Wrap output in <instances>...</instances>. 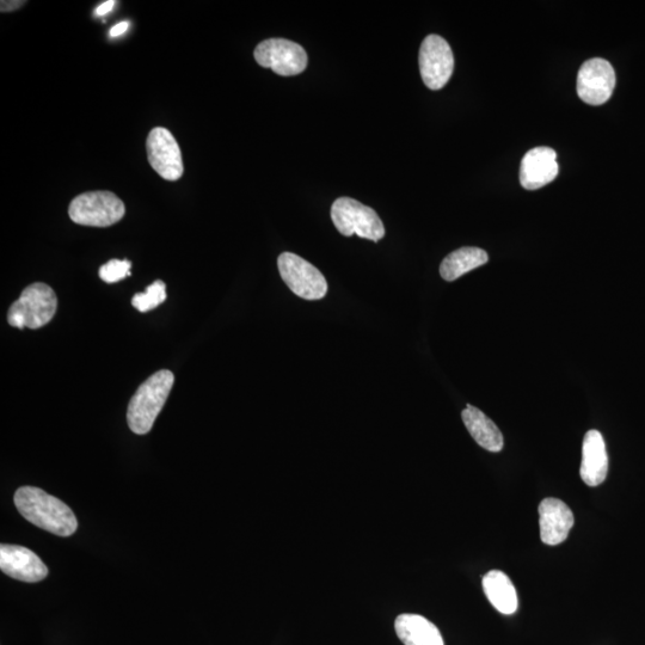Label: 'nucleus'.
Masks as SVG:
<instances>
[{
	"instance_id": "nucleus-16",
	"label": "nucleus",
	"mask_w": 645,
	"mask_h": 645,
	"mask_svg": "<svg viewBox=\"0 0 645 645\" xmlns=\"http://www.w3.org/2000/svg\"><path fill=\"white\" fill-rule=\"evenodd\" d=\"M462 419L466 429L479 446L489 452L502 451L505 442H503L501 430L481 410L469 404L463 410Z\"/></svg>"
},
{
	"instance_id": "nucleus-3",
	"label": "nucleus",
	"mask_w": 645,
	"mask_h": 645,
	"mask_svg": "<svg viewBox=\"0 0 645 645\" xmlns=\"http://www.w3.org/2000/svg\"><path fill=\"white\" fill-rule=\"evenodd\" d=\"M57 309L58 299L53 288L35 282L10 306L8 322L18 329H40L52 321Z\"/></svg>"
},
{
	"instance_id": "nucleus-23",
	"label": "nucleus",
	"mask_w": 645,
	"mask_h": 645,
	"mask_svg": "<svg viewBox=\"0 0 645 645\" xmlns=\"http://www.w3.org/2000/svg\"><path fill=\"white\" fill-rule=\"evenodd\" d=\"M114 6H115L114 0H108V2L98 6V8L95 10V16L101 17L109 14V12L114 9Z\"/></svg>"
},
{
	"instance_id": "nucleus-13",
	"label": "nucleus",
	"mask_w": 645,
	"mask_h": 645,
	"mask_svg": "<svg viewBox=\"0 0 645 645\" xmlns=\"http://www.w3.org/2000/svg\"><path fill=\"white\" fill-rule=\"evenodd\" d=\"M557 153L550 147H536L522 158L520 183L527 190H536L555 180L558 175Z\"/></svg>"
},
{
	"instance_id": "nucleus-17",
	"label": "nucleus",
	"mask_w": 645,
	"mask_h": 645,
	"mask_svg": "<svg viewBox=\"0 0 645 645\" xmlns=\"http://www.w3.org/2000/svg\"><path fill=\"white\" fill-rule=\"evenodd\" d=\"M485 595L497 611L502 614L515 613L518 610V594L513 582L500 570H491L483 577Z\"/></svg>"
},
{
	"instance_id": "nucleus-20",
	"label": "nucleus",
	"mask_w": 645,
	"mask_h": 645,
	"mask_svg": "<svg viewBox=\"0 0 645 645\" xmlns=\"http://www.w3.org/2000/svg\"><path fill=\"white\" fill-rule=\"evenodd\" d=\"M132 263L127 260H110L100 268V278L107 284H115L131 275Z\"/></svg>"
},
{
	"instance_id": "nucleus-2",
	"label": "nucleus",
	"mask_w": 645,
	"mask_h": 645,
	"mask_svg": "<svg viewBox=\"0 0 645 645\" xmlns=\"http://www.w3.org/2000/svg\"><path fill=\"white\" fill-rule=\"evenodd\" d=\"M174 383V373L162 370L139 386L128 404L127 411L128 426L133 433L145 435L150 432L165 402L168 401Z\"/></svg>"
},
{
	"instance_id": "nucleus-15",
	"label": "nucleus",
	"mask_w": 645,
	"mask_h": 645,
	"mask_svg": "<svg viewBox=\"0 0 645 645\" xmlns=\"http://www.w3.org/2000/svg\"><path fill=\"white\" fill-rule=\"evenodd\" d=\"M395 630L404 645H445L439 629L420 614H401Z\"/></svg>"
},
{
	"instance_id": "nucleus-18",
	"label": "nucleus",
	"mask_w": 645,
	"mask_h": 645,
	"mask_svg": "<svg viewBox=\"0 0 645 645\" xmlns=\"http://www.w3.org/2000/svg\"><path fill=\"white\" fill-rule=\"evenodd\" d=\"M489 256L484 250L473 247L460 248L448 255L440 266L442 279L452 282L471 270L484 266Z\"/></svg>"
},
{
	"instance_id": "nucleus-11",
	"label": "nucleus",
	"mask_w": 645,
	"mask_h": 645,
	"mask_svg": "<svg viewBox=\"0 0 645 645\" xmlns=\"http://www.w3.org/2000/svg\"><path fill=\"white\" fill-rule=\"evenodd\" d=\"M0 569L12 579L35 583L48 575L46 564L32 550L18 545L0 546Z\"/></svg>"
},
{
	"instance_id": "nucleus-10",
	"label": "nucleus",
	"mask_w": 645,
	"mask_h": 645,
	"mask_svg": "<svg viewBox=\"0 0 645 645\" xmlns=\"http://www.w3.org/2000/svg\"><path fill=\"white\" fill-rule=\"evenodd\" d=\"M616 86V72L605 59L594 58L581 66L577 76V94L591 106H601L610 100Z\"/></svg>"
},
{
	"instance_id": "nucleus-14",
	"label": "nucleus",
	"mask_w": 645,
	"mask_h": 645,
	"mask_svg": "<svg viewBox=\"0 0 645 645\" xmlns=\"http://www.w3.org/2000/svg\"><path fill=\"white\" fill-rule=\"evenodd\" d=\"M608 472V456L605 440L598 430H589L583 440L580 475L589 487H598L605 482Z\"/></svg>"
},
{
	"instance_id": "nucleus-8",
	"label": "nucleus",
	"mask_w": 645,
	"mask_h": 645,
	"mask_svg": "<svg viewBox=\"0 0 645 645\" xmlns=\"http://www.w3.org/2000/svg\"><path fill=\"white\" fill-rule=\"evenodd\" d=\"M419 63L423 83L430 90H440L453 75L452 48L441 36L429 35L422 42Z\"/></svg>"
},
{
	"instance_id": "nucleus-9",
	"label": "nucleus",
	"mask_w": 645,
	"mask_h": 645,
	"mask_svg": "<svg viewBox=\"0 0 645 645\" xmlns=\"http://www.w3.org/2000/svg\"><path fill=\"white\" fill-rule=\"evenodd\" d=\"M147 158L153 170L167 181H177L183 175L182 152L169 129L153 128L146 141Z\"/></svg>"
},
{
	"instance_id": "nucleus-22",
	"label": "nucleus",
	"mask_w": 645,
	"mask_h": 645,
	"mask_svg": "<svg viewBox=\"0 0 645 645\" xmlns=\"http://www.w3.org/2000/svg\"><path fill=\"white\" fill-rule=\"evenodd\" d=\"M128 28L129 23L126 21L115 24V26L110 29V38H119V36L124 35L127 32Z\"/></svg>"
},
{
	"instance_id": "nucleus-4",
	"label": "nucleus",
	"mask_w": 645,
	"mask_h": 645,
	"mask_svg": "<svg viewBox=\"0 0 645 645\" xmlns=\"http://www.w3.org/2000/svg\"><path fill=\"white\" fill-rule=\"evenodd\" d=\"M331 219L341 235L379 242L385 236L382 219L371 207L350 198L337 199L331 207Z\"/></svg>"
},
{
	"instance_id": "nucleus-5",
	"label": "nucleus",
	"mask_w": 645,
	"mask_h": 645,
	"mask_svg": "<svg viewBox=\"0 0 645 645\" xmlns=\"http://www.w3.org/2000/svg\"><path fill=\"white\" fill-rule=\"evenodd\" d=\"M124 202L112 192H89L76 196L69 208L73 223L83 226L108 227L124 218Z\"/></svg>"
},
{
	"instance_id": "nucleus-6",
	"label": "nucleus",
	"mask_w": 645,
	"mask_h": 645,
	"mask_svg": "<svg viewBox=\"0 0 645 645\" xmlns=\"http://www.w3.org/2000/svg\"><path fill=\"white\" fill-rule=\"evenodd\" d=\"M278 267L282 280L296 296L305 300L327 296L328 282L324 275L304 258L292 253L281 254Z\"/></svg>"
},
{
	"instance_id": "nucleus-1",
	"label": "nucleus",
	"mask_w": 645,
	"mask_h": 645,
	"mask_svg": "<svg viewBox=\"0 0 645 645\" xmlns=\"http://www.w3.org/2000/svg\"><path fill=\"white\" fill-rule=\"evenodd\" d=\"M17 511L24 519L59 537H70L77 531L78 521L63 501L35 487H22L14 497Z\"/></svg>"
},
{
	"instance_id": "nucleus-12",
	"label": "nucleus",
	"mask_w": 645,
	"mask_h": 645,
	"mask_svg": "<svg viewBox=\"0 0 645 645\" xmlns=\"http://www.w3.org/2000/svg\"><path fill=\"white\" fill-rule=\"evenodd\" d=\"M540 539L546 545L555 546L567 540L574 527V514L561 500L549 497L539 505Z\"/></svg>"
},
{
	"instance_id": "nucleus-7",
	"label": "nucleus",
	"mask_w": 645,
	"mask_h": 645,
	"mask_svg": "<svg viewBox=\"0 0 645 645\" xmlns=\"http://www.w3.org/2000/svg\"><path fill=\"white\" fill-rule=\"evenodd\" d=\"M254 57L264 69L280 76L299 75L307 66V54L298 43L286 39H269L258 45Z\"/></svg>"
},
{
	"instance_id": "nucleus-21",
	"label": "nucleus",
	"mask_w": 645,
	"mask_h": 645,
	"mask_svg": "<svg viewBox=\"0 0 645 645\" xmlns=\"http://www.w3.org/2000/svg\"><path fill=\"white\" fill-rule=\"evenodd\" d=\"M24 4H26V2H20V0H3V2L0 3V10H2V12H11L22 8Z\"/></svg>"
},
{
	"instance_id": "nucleus-19",
	"label": "nucleus",
	"mask_w": 645,
	"mask_h": 645,
	"mask_svg": "<svg viewBox=\"0 0 645 645\" xmlns=\"http://www.w3.org/2000/svg\"><path fill=\"white\" fill-rule=\"evenodd\" d=\"M165 299H167V287L163 281L157 280L147 287L145 292L135 294L132 305L139 312L145 313L156 309L164 303Z\"/></svg>"
}]
</instances>
